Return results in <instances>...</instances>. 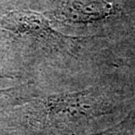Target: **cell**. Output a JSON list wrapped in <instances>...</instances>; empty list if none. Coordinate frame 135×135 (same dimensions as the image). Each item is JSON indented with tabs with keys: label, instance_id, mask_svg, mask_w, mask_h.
Masks as SVG:
<instances>
[{
	"label": "cell",
	"instance_id": "cell-1",
	"mask_svg": "<svg viewBox=\"0 0 135 135\" xmlns=\"http://www.w3.org/2000/svg\"><path fill=\"white\" fill-rule=\"evenodd\" d=\"M135 109V93L117 76L106 73L77 91L34 98L26 104V135H78L103 128V119L120 120Z\"/></svg>",
	"mask_w": 135,
	"mask_h": 135
},
{
	"label": "cell",
	"instance_id": "cell-2",
	"mask_svg": "<svg viewBox=\"0 0 135 135\" xmlns=\"http://www.w3.org/2000/svg\"><path fill=\"white\" fill-rule=\"evenodd\" d=\"M127 0H60L51 16L57 23L75 31L74 36L101 40L125 32L135 23Z\"/></svg>",
	"mask_w": 135,
	"mask_h": 135
},
{
	"label": "cell",
	"instance_id": "cell-3",
	"mask_svg": "<svg viewBox=\"0 0 135 135\" xmlns=\"http://www.w3.org/2000/svg\"><path fill=\"white\" fill-rule=\"evenodd\" d=\"M96 57L102 71L111 70L135 93V23L118 36L99 39Z\"/></svg>",
	"mask_w": 135,
	"mask_h": 135
},
{
	"label": "cell",
	"instance_id": "cell-4",
	"mask_svg": "<svg viewBox=\"0 0 135 135\" xmlns=\"http://www.w3.org/2000/svg\"><path fill=\"white\" fill-rule=\"evenodd\" d=\"M78 135H135V109L112 125Z\"/></svg>",
	"mask_w": 135,
	"mask_h": 135
}]
</instances>
